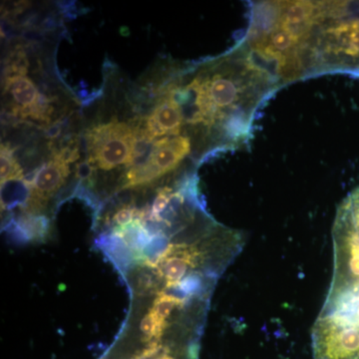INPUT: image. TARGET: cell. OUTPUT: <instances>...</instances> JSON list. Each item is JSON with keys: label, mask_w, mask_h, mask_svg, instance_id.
<instances>
[{"label": "cell", "mask_w": 359, "mask_h": 359, "mask_svg": "<svg viewBox=\"0 0 359 359\" xmlns=\"http://www.w3.org/2000/svg\"><path fill=\"white\" fill-rule=\"evenodd\" d=\"M311 73L346 71L359 75V18H348L346 2H323L311 40Z\"/></svg>", "instance_id": "1"}, {"label": "cell", "mask_w": 359, "mask_h": 359, "mask_svg": "<svg viewBox=\"0 0 359 359\" xmlns=\"http://www.w3.org/2000/svg\"><path fill=\"white\" fill-rule=\"evenodd\" d=\"M136 127L113 119L97 125L87 134L88 160L104 171L133 163Z\"/></svg>", "instance_id": "2"}, {"label": "cell", "mask_w": 359, "mask_h": 359, "mask_svg": "<svg viewBox=\"0 0 359 359\" xmlns=\"http://www.w3.org/2000/svg\"><path fill=\"white\" fill-rule=\"evenodd\" d=\"M4 91L13 97V113L21 118H32L49 124L52 114L50 100L39 93L27 76L4 78Z\"/></svg>", "instance_id": "3"}, {"label": "cell", "mask_w": 359, "mask_h": 359, "mask_svg": "<svg viewBox=\"0 0 359 359\" xmlns=\"http://www.w3.org/2000/svg\"><path fill=\"white\" fill-rule=\"evenodd\" d=\"M68 165V163L53 153L51 159L37 170L34 179L29 184L28 212L43 210L49 199L65 185L70 174Z\"/></svg>", "instance_id": "4"}, {"label": "cell", "mask_w": 359, "mask_h": 359, "mask_svg": "<svg viewBox=\"0 0 359 359\" xmlns=\"http://www.w3.org/2000/svg\"><path fill=\"white\" fill-rule=\"evenodd\" d=\"M185 125L181 106L175 99L171 86L165 91L153 112L148 116L142 128L151 140L159 137H178Z\"/></svg>", "instance_id": "5"}, {"label": "cell", "mask_w": 359, "mask_h": 359, "mask_svg": "<svg viewBox=\"0 0 359 359\" xmlns=\"http://www.w3.org/2000/svg\"><path fill=\"white\" fill-rule=\"evenodd\" d=\"M191 149L192 144L189 137H164L154 142L147 161L163 177L175 171L190 155Z\"/></svg>", "instance_id": "6"}, {"label": "cell", "mask_w": 359, "mask_h": 359, "mask_svg": "<svg viewBox=\"0 0 359 359\" xmlns=\"http://www.w3.org/2000/svg\"><path fill=\"white\" fill-rule=\"evenodd\" d=\"M0 168H1V184L11 181H20L23 179V172L13 155V149L6 144H2L0 149Z\"/></svg>", "instance_id": "7"}, {"label": "cell", "mask_w": 359, "mask_h": 359, "mask_svg": "<svg viewBox=\"0 0 359 359\" xmlns=\"http://www.w3.org/2000/svg\"><path fill=\"white\" fill-rule=\"evenodd\" d=\"M27 71L28 60L25 52L21 47H18L7 58L4 77L26 76Z\"/></svg>", "instance_id": "8"}, {"label": "cell", "mask_w": 359, "mask_h": 359, "mask_svg": "<svg viewBox=\"0 0 359 359\" xmlns=\"http://www.w3.org/2000/svg\"><path fill=\"white\" fill-rule=\"evenodd\" d=\"M173 198L174 195L172 194L171 188L167 187V188H163L158 191L157 197H156L152 211H151V218L157 219V221H162L163 219L161 218L160 215L167 209Z\"/></svg>", "instance_id": "9"}, {"label": "cell", "mask_w": 359, "mask_h": 359, "mask_svg": "<svg viewBox=\"0 0 359 359\" xmlns=\"http://www.w3.org/2000/svg\"><path fill=\"white\" fill-rule=\"evenodd\" d=\"M137 215H138V212L131 205H122L115 212L114 216H113V222L117 226V229L125 228V226L133 223L134 218Z\"/></svg>", "instance_id": "10"}, {"label": "cell", "mask_w": 359, "mask_h": 359, "mask_svg": "<svg viewBox=\"0 0 359 359\" xmlns=\"http://www.w3.org/2000/svg\"><path fill=\"white\" fill-rule=\"evenodd\" d=\"M95 172V166L93 163L89 160L80 163L76 166V176L80 180H87L91 178L92 174Z\"/></svg>", "instance_id": "11"}]
</instances>
